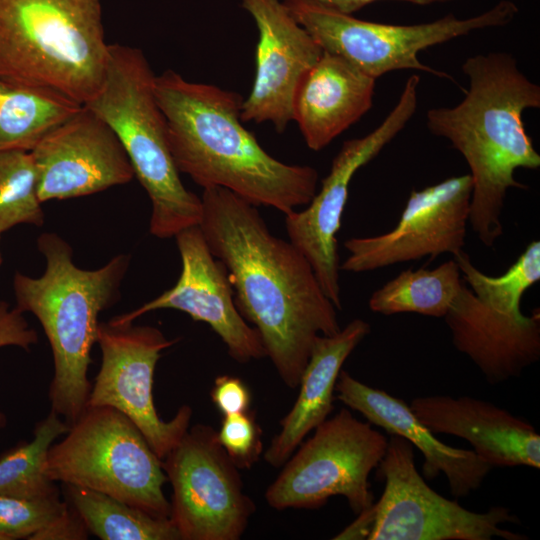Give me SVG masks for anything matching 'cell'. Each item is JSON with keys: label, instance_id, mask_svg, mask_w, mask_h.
I'll return each mask as SVG.
<instances>
[{"label": "cell", "instance_id": "1", "mask_svg": "<svg viewBox=\"0 0 540 540\" xmlns=\"http://www.w3.org/2000/svg\"><path fill=\"white\" fill-rule=\"evenodd\" d=\"M201 200L198 226L227 269L239 313L284 384L298 387L316 338L341 329L337 308L306 257L272 234L258 207L221 187L204 188Z\"/></svg>", "mask_w": 540, "mask_h": 540}, {"label": "cell", "instance_id": "2", "mask_svg": "<svg viewBox=\"0 0 540 540\" xmlns=\"http://www.w3.org/2000/svg\"><path fill=\"white\" fill-rule=\"evenodd\" d=\"M154 89L179 173L203 189L221 187L284 215L312 200L317 170L268 154L242 124L240 94L188 81L170 69L155 77Z\"/></svg>", "mask_w": 540, "mask_h": 540}, {"label": "cell", "instance_id": "3", "mask_svg": "<svg viewBox=\"0 0 540 540\" xmlns=\"http://www.w3.org/2000/svg\"><path fill=\"white\" fill-rule=\"evenodd\" d=\"M462 71L469 79L465 97L454 107L430 109L427 126L466 160L472 182L469 223L478 239L492 247L503 234L508 189L527 188L515 179V171L540 167L522 120L524 110L540 107V87L503 52L470 57Z\"/></svg>", "mask_w": 540, "mask_h": 540}, {"label": "cell", "instance_id": "4", "mask_svg": "<svg viewBox=\"0 0 540 540\" xmlns=\"http://www.w3.org/2000/svg\"><path fill=\"white\" fill-rule=\"evenodd\" d=\"M37 247L46 260L45 271L39 277L15 273L16 308L32 313L46 334L54 363L51 410L71 426L88 405V368L99 315L116 302L130 256L120 254L87 270L74 264L70 245L56 233L41 234Z\"/></svg>", "mask_w": 540, "mask_h": 540}, {"label": "cell", "instance_id": "5", "mask_svg": "<svg viewBox=\"0 0 540 540\" xmlns=\"http://www.w3.org/2000/svg\"><path fill=\"white\" fill-rule=\"evenodd\" d=\"M100 0H0V79L85 105L106 72Z\"/></svg>", "mask_w": 540, "mask_h": 540}, {"label": "cell", "instance_id": "6", "mask_svg": "<svg viewBox=\"0 0 540 540\" xmlns=\"http://www.w3.org/2000/svg\"><path fill=\"white\" fill-rule=\"evenodd\" d=\"M155 77L142 50L109 44L103 82L84 106L120 140L152 204L150 233L167 239L199 225L202 200L183 185L174 164L166 120L155 95Z\"/></svg>", "mask_w": 540, "mask_h": 540}, {"label": "cell", "instance_id": "7", "mask_svg": "<svg viewBox=\"0 0 540 540\" xmlns=\"http://www.w3.org/2000/svg\"><path fill=\"white\" fill-rule=\"evenodd\" d=\"M46 473L55 482L92 489L158 518L170 517L167 476L138 427L109 406H87L52 444Z\"/></svg>", "mask_w": 540, "mask_h": 540}, {"label": "cell", "instance_id": "8", "mask_svg": "<svg viewBox=\"0 0 540 540\" xmlns=\"http://www.w3.org/2000/svg\"><path fill=\"white\" fill-rule=\"evenodd\" d=\"M388 445L386 436L347 408L327 418L284 463L265 499L277 510L316 509L333 496L347 499L356 514L374 503L369 475Z\"/></svg>", "mask_w": 540, "mask_h": 540}, {"label": "cell", "instance_id": "9", "mask_svg": "<svg viewBox=\"0 0 540 540\" xmlns=\"http://www.w3.org/2000/svg\"><path fill=\"white\" fill-rule=\"evenodd\" d=\"M283 3L324 51L343 57L375 79L402 69L452 79L420 62L419 52L475 30L506 25L518 12L513 2L503 0L467 19L447 15L429 23L393 25L361 20L314 0H283Z\"/></svg>", "mask_w": 540, "mask_h": 540}, {"label": "cell", "instance_id": "10", "mask_svg": "<svg viewBox=\"0 0 540 540\" xmlns=\"http://www.w3.org/2000/svg\"><path fill=\"white\" fill-rule=\"evenodd\" d=\"M385 482L376 503L360 515L368 540H527L528 536L502 529L519 518L503 506L479 513L435 492L416 469L414 447L391 435L380 461Z\"/></svg>", "mask_w": 540, "mask_h": 540}, {"label": "cell", "instance_id": "11", "mask_svg": "<svg viewBox=\"0 0 540 540\" xmlns=\"http://www.w3.org/2000/svg\"><path fill=\"white\" fill-rule=\"evenodd\" d=\"M162 467L172 486L169 518L181 540L242 536L255 505L212 427H189Z\"/></svg>", "mask_w": 540, "mask_h": 540}, {"label": "cell", "instance_id": "12", "mask_svg": "<svg viewBox=\"0 0 540 540\" xmlns=\"http://www.w3.org/2000/svg\"><path fill=\"white\" fill-rule=\"evenodd\" d=\"M420 78L412 75L389 115L372 132L346 140L334 157L320 191L301 211L285 215L289 241L306 257L324 293L341 309L337 233L355 173L374 159L404 128L417 107Z\"/></svg>", "mask_w": 540, "mask_h": 540}, {"label": "cell", "instance_id": "13", "mask_svg": "<svg viewBox=\"0 0 540 540\" xmlns=\"http://www.w3.org/2000/svg\"><path fill=\"white\" fill-rule=\"evenodd\" d=\"M97 343L101 364L87 406H109L126 415L163 460L187 432L192 418L191 407L183 405L164 421L153 401L156 364L175 341L156 327L108 321L99 323Z\"/></svg>", "mask_w": 540, "mask_h": 540}, {"label": "cell", "instance_id": "14", "mask_svg": "<svg viewBox=\"0 0 540 540\" xmlns=\"http://www.w3.org/2000/svg\"><path fill=\"white\" fill-rule=\"evenodd\" d=\"M471 190L469 174L413 190L393 229L345 241L349 255L340 270L360 273L426 256L457 255L465 245Z\"/></svg>", "mask_w": 540, "mask_h": 540}, {"label": "cell", "instance_id": "15", "mask_svg": "<svg viewBox=\"0 0 540 540\" xmlns=\"http://www.w3.org/2000/svg\"><path fill=\"white\" fill-rule=\"evenodd\" d=\"M175 238L182 264L176 284L137 309L113 317L110 322L133 323L151 311L179 310L194 321L207 323L235 361L246 363L266 357L258 331L246 322L235 305L226 267L211 253L200 227H188Z\"/></svg>", "mask_w": 540, "mask_h": 540}, {"label": "cell", "instance_id": "16", "mask_svg": "<svg viewBox=\"0 0 540 540\" xmlns=\"http://www.w3.org/2000/svg\"><path fill=\"white\" fill-rule=\"evenodd\" d=\"M30 152L41 203L91 195L135 177L114 131L84 105Z\"/></svg>", "mask_w": 540, "mask_h": 540}, {"label": "cell", "instance_id": "17", "mask_svg": "<svg viewBox=\"0 0 540 540\" xmlns=\"http://www.w3.org/2000/svg\"><path fill=\"white\" fill-rule=\"evenodd\" d=\"M258 29L256 71L241 120L270 122L283 133L292 121L296 90L323 49L279 0H241Z\"/></svg>", "mask_w": 540, "mask_h": 540}, {"label": "cell", "instance_id": "18", "mask_svg": "<svg viewBox=\"0 0 540 540\" xmlns=\"http://www.w3.org/2000/svg\"><path fill=\"white\" fill-rule=\"evenodd\" d=\"M410 409L433 434L467 440L492 468H540V436L527 421L491 402L469 396H423Z\"/></svg>", "mask_w": 540, "mask_h": 540}, {"label": "cell", "instance_id": "19", "mask_svg": "<svg viewBox=\"0 0 540 540\" xmlns=\"http://www.w3.org/2000/svg\"><path fill=\"white\" fill-rule=\"evenodd\" d=\"M452 343L467 355L491 385L521 376L540 359V312L513 316L482 303L463 284L443 317Z\"/></svg>", "mask_w": 540, "mask_h": 540}, {"label": "cell", "instance_id": "20", "mask_svg": "<svg viewBox=\"0 0 540 540\" xmlns=\"http://www.w3.org/2000/svg\"><path fill=\"white\" fill-rule=\"evenodd\" d=\"M335 392L337 399L361 413L369 423L405 438L419 449L424 457L422 471L426 479L432 480L443 473L456 499L478 490L493 469L473 450L442 443L418 420L405 401L362 383L347 371H340Z\"/></svg>", "mask_w": 540, "mask_h": 540}, {"label": "cell", "instance_id": "21", "mask_svg": "<svg viewBox=\"0 0 540 540\" xmlns=\"http://www.w3.org/2000/svg\"><path fill=\"white\" fill-rule=\"evenodd\" d=\"M376 79L343 57L324 51L300 82L292 121L309 149L320 151L372 106Z\"/></svg>", "mask_w": 540, "mask_h": 540}, {"label": "cell", "instance_id": "22", "mask_svg": "<svg viewBox=\"0 0 540 540\" xmlns=\"http://www.w3.org/2000/svg\"><path fill=\"white\" fill-rule=\"evenodd\" d=\"M370 330L368 322L357 318L334 335L316 338L299 381L296 402L281 420L280 432L265 451L264 459L269 465H284L307 434L328 418L342 366Z\"/></svg>", "mask_w": 540, "mask_h": 540}, {"label": "cell", "instance_id": "23", "mask_svg": "<svg viewBox=\"0 0 540 540\" xmlns=\"http://www.w3.org/2000/svg\"><path fill=\"white\" fill-rule=\"evenodd\" d=\"M82 107L57 91L0 79V151H31L49 131Z\"/></svg>", "mask_w": 540, "mask_h": 540}, {"label": "cell", "instance_id": "24", "mask_svg": "<svg viewBox=\"0 0 540 540\" xmlns=\"http://www.w3.org/2000/svg\"><path fill=\"white\" fill-rule=\"evenodd\" d=\"M63 485L64 499L89 533L102 540H179L170 518H158L107 494ZM181 540V539H180Z\"/></svg>", "mask_w": 540, "mask_h": 540}, {"label": "cell", "instance_id": "25", "mask_svg": "<svg viewBox=\"0 0 540 540\" xmlns=\"http://www.w3.org/2000/svg\"><path fill=\"white\" fill-rule=\"evenodd\" d=\"M460 274L454 259L434 269H407L372 293L369 308L383 315L417 313L443 318L464 284Z\"/></svg>", "mask_w": 540, "mask_h": 540}, {"label": "cell", "instance_id": "26", "mask_svg": "<svg viewBox=\"0 0 540 540\" xmlns=\"http://www.w3.org/2000/svg\"><path fill=\"white\" fill-rule=\"evenodd\" d=\"M70 426L54 411L36 423L33 438L0 455V496L44 498L60 495L46 473L49 449Z\"/></svg>", "mask_w": 540, "mask_h": 540}, {"label": "cell", "instance_id": "27", "mask_svg": "<svg viewBox=\"0 0 540 540\" xmlns=\"http://www.w3.org/2000/svg\"><path fill=\"white\" fill-rule=\"evenodd\" d=\"M464 281L474 295L490 308L509 315L521 316L524 293L540 280V242L532 241L517 260L500 276L483 273L462 250L453 256Z\"/></svg>", "mask_w": 540, "mask_h": 540}, {"label": "cell", "instance_id": "28", "mask_svg": "<svg viewBox=\"0 0 540 540\" xmlns=\"http://www.w3.org/2000/svg\"><path fill=\"white\" fill-rule=\"evenodd\" d=\"M30 151H0V235L19 224L41 226L44 212Z\"/></svg>", "mask_w": 540, "mask_h": 540}, {"label": "cell", "instance_id": "29", "mask_svg": "<svg viewBox=\"0 0 540 540\" xmlns=\"http://www.w3.org/2000/svg\"><path fill=\"white\" fill-rule=\"evenodd\" d=\"M70 510L60 495L44 498L0 496V536L4 540H38Z\"/></svg>", "mask_w": 540, "mask_h": 540}, {"label": "cell", "instance_id": "30", "mask_svg": "<svg viewBox=\"0 0 540 540\" xmlns=\"http://www.w3.org/2000/svg\"><path fill=\"white\" fill-rule=\"evenodd\" d=\"M261 434L253 413L246 411L225 415L217 437L237 468H249L262 452Z\"/></svg>", "mask_w": 540, "mask_h": 540}, {"label": "cell", "instance_id": "31", "mask_svg": "<svg viewBox=\"0 0 540 540\" xmlns=\"http://www.w3.org/2000/svg\"><path fill=\"white\" fill-rule=\"evenodd\" d=\"M38 342L37 332L29 326L23 312L11 309L5 301H0V348L17 346L26 351ZM7 424L6 416L0 411V429Z\"/></svg>", "mask_w": 540, "mask_h": 540}, {"label": "cell", "instance_id": "32", "mask_svg": "<svg viewBox=\"0 0 540 540\" xmlns=\"http://www.w3.org/2000/svg\"><path fill=\"white\" fill-rule=\"evenodd\" d=\"M211 399L216 408L225 416L248 411L251 395L240 378L221 375L214 381Z\"/></svg>", "mask_w": 540, "mask_h": 540}, {"label": "cell", "instance_id": "33", "mask_svg": "<svg viewBox=\"0 0 540 540\" xmlns=\"http://www.w3.org/2000/svg\"><path fill=\"white\" fill-rule=\"evenodd\" d=\"M326 7L334 9L338 12L344 14H350L356 12L357 10L363 8L364 6L371 4L378 0H314ZM405 1L418 5H428L436 2H445L450 0H397Z\"/></svg>", "mask_w": 540, "mask_h": 540}, {"label": "cell", "instance_id": "34", "mask_svg": "<svg viewBox=\"0 0 540 540\" xmlns=\"http://www.w3.org/2000/svg\"><path fill=\"white\" fill-rule=\"evenodd\" d=\"M0 237H1V235H0ZM1 263H2V258H1V254H0V265H1Z\"/></svg>", "mask_w": 540, "mask_h": 540}, {"label": "cell", "instance_id": "35", "mask_svg": "<svg viewBox=\"0 0 540 540\" xmlns=\"http://www.w3.org/2000/svg\"><path fill=\"white\" fill-rule=\"evenodd\" d=\"M0 540H4V539L0 536Z\"/></svg>", "mask_w": 540, "mask_h": 540}]
</instances>
